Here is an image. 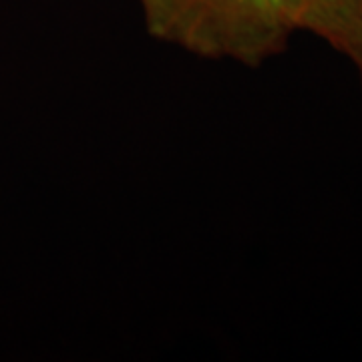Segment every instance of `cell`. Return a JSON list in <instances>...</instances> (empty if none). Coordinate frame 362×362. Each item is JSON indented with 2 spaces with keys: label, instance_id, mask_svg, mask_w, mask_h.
I'll return each instance as SVG.
<instances>
[{
  "label": "cell",
  "instance_id": "3957f363",
  "mask_svg": "<svg viewBox=\"0 0 362 362\" xmlns=\"http://www.w3.org/2000/svg\"><path fill=\"white\" fill-rule=\"evenodd\" d=\"M352 61L356 63V66H358V71H361V77H362V49L358 51V54H356V57H354Z\"/></svg>",
  "mask_w": 362,
  "mask_h": 362
},
{
  "label": "cell",
  "instance_id": "6da1fadb",
  "mask_svg": "<svg viewBox=\"0 0 362 362\" xmlns=\"http://www.w3.org/2000/svg\"><path fill=\"white\" fill-rule=\"evenodd\" d=\"M153 39L209 61L258 66L286 47L288 0H135Z\"/></svg>",
  "mask_w": 362,
  "mask_h": 362
},
{
  "label": "cell",
  "instance_id": "7a4b0ae2",
  "mask_svg": "<svg viewBox=\"0 0 362 362\" xmlns=\"http://www.w3.org/2000/svg\"><path fill=\"white\" fill-rule=\"evenodd\" d=\"M294 30H306L354 59L362 49V0H288Z\"/></svg>",
  "mask_w": 362,
  "mask_h": 362
}]
</instances>
